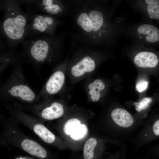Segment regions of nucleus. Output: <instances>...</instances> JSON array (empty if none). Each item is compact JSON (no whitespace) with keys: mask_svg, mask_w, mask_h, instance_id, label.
Returning <instances> with one entry per match:
<instances>
[{"mask_svg":"<svg viewBox=\"0 0 159 159\" xmlns=\"http://www.w3.org/2000/svg\"><path fill=\"white\" fill-rule=\"evenodd\" d=\"M88 16L92 29L94 31H97L102 26L104 27H107V25L104 24V17L101 12L96 10L92 11L89 13Z\"/></svg>","mask_w":159,"mask_h":159,"instance_id":"nucleus-15","label":"nucleus"},{"mask_svg":"<svg viewBox=\"0 0 159 159\" xmlns=\"http://www.w3.org/2000/svg\"><path fill=\"white\" fill-rule=\"evenodd\" d=\"M64 133L70 135L75 140H79L84 138L88 132V128L86 125L81 124L80 121L76 118L70 119L65 124L63 128Z\"/></svg>","mask_w":159,"mask_h":159,"instance_id":"nucleus-9","label":"nucleus"},{"mask_svg":"<svg viewBox=\"0 0 159 159\" xmlns=\"http://www.w3.org/2000/svg\"><path fill=\"white\" fill-rule=\"evenodd\" d=\"M20 57L18 53L12 49L8 50L0 54V73L9 65L16 64L19 61Z\"/></svg>","mask_w":159,"mask_h":159,"instance_id":"nucleus-14","label":"nucleus"},{"mask_svg":"<svg viewBox=\"0 0 159 159\" xmlns=\"http://www.w3.org/2000/svg\"><path fill=\"white\" fill-rule=\"evenodd\" d=\"M14 65L13 72L1 87L0 96L29 102L39 99L25 78L20 60Z\"/></svg>","mask_w":159,"mask_h":159,"instance_id":"nucleus-2","label":"nucleus"},{"mask_svg":"<svg viewBox=\"0 0 159 159\" xmlns=\"http://www.w3.org/2000/svg\"><path fill=\"white\" fill-rule=\"evenodd\" d=\"M52 36L43 35L24 40L21 43L24 55L36 66L52 61L56 45Z\"/></svg>","mask_w":159,"mask_h":159,"instance_id":"nucleus-3","label":"nucleus"},{"mask_svg":"<svg viewBox=\"0 0 159 159\" xmlns=\"http://www.w3.org/2000/svg\"><path fill=\"white\" fill-rule=\"evenodd\" d=\"M77 22L78 24L85 31L90 32L92 30L90 21L86 13H81L77 18Z\"/></svg>","mask_w":159,"mask_h":159,"instance_id":"nucleus-18","label":"nucleus"},{"mask_svg":"<svg viewBox=\"0 0 159 159\" xmlns=\"http://www.w3.org/2000/svg\"><path fill=\"white\" fill-rule=\"evenodd\" d=\"M34 129V132L45 142L51 143L54 141V135L42 124L36 125Z\"/></svg>","mask_w":159,"mask_h":159,"instance_id":"nucleus-16","label":"nucleus"},{"mask_svg":"<svg viewBox=\"0 0 159 159\" xmlns=\"http://www.w3.org/2000/svg\"><path fill=\"white\" fill-rule=\"evenodd\" d=\"M133 43L153 48L159 47V25L140 21L128 23L123 33Z\"/></svg>","mask_w":159,"mask_h":159,"instance_id":"nucleus-4","label":"nucleus"},{"mask_svg":"<svg viewBox=\"0 0 159 159\" xmlns=\"http://www.w3.org/2000/svg\"><path fill=\"white\" fill-rule=\"evenodd\" d=\"M130 48L135 52L133 61L138 67L155 68L159 64V55L154 49L145 47L133 43Z\"/></svg>","mask_w":159,"mask_h":159,"instance_id":"nucleus-7","label":"nucleus"},{"mask_svg":"<svg viewBox=\"0 0 159 159\" xmlns=\"http://www.w3.org/2000/svg\"><path fill=\"white\" fill-rule=\"evenodd\" d=\"M97 144L96 140L91 138L85 142L83 148V154L85 159H93L94 157V150Z\"/></svg>","mask_w":159,"mask_h":159,"instance_id":"nucleus-17","label":"nucleus"},{"mask_svg":"<svg viewBox=\"0 0 159 159\" xmlns=\"http://www.w3.org/2000/svg\"><path fill=\"white\" fill-rule=\"evenodd\" d=\"M148 85V82L142 80L138 82L136 85V89L138 92H141L145 90Z\"/></svg>","mask_w":159,"mask_h":159,"instance_id":"nucleus-21","label":"nucleus"},{"mask_svg":"<svg viewBox=\"0 0 159 159\" xmlns=\"http://www.w3.org/2000/svg\"><path fill=\"white\" fill-rule=\"evenodd\" d=\"M153 100L150 97H145L141 99L139 102H134L135 109L138 112H140L147 108L149 104Z\"/></svg>","mask_w":159,"mask_h":159,"instance_id":"nucleus-19","label":"nucleus"},{"mask_svg":"<svg viewBox=\"0 0 159 159\" xmlns=\"http://www.w3.org/2000/svg\"><path fill=\"white\" fill-rule=\"evenodd\" d=\"M65 79L64 74L62 71H56L49 78L39 94V98L46 99L50 95L57 93L61 89Z\"/></svg>","mask_w":159,"mask_h":159,"instance_id":"nucleus-8","label":"nucleus"},{"mask_svg":"<svg viewBox=\"0 0 159 159\" xmlns=\"http://www.w3.org/2000/svg\"><path fill=\"white\" fill-rule=\"evenodd\" d=\"M2 2L1 9L3 17L0 23V32L6 39L7 45L12 49L25 40L30 12L22 10L21 0H4Z\"/></svg>","mask_w":159,"mask_h":159,"instance_id":"nucleus-1","label":"nucleus"},{"mask_svg":"<svg viewBox=\"0 0 159 159\" xmlns=\"http://www.w3.org/2000/svg\"><path fill=\"white\" fill-rule=\"evenodd\" d=\"M64 113L63 105L61 103L54 102L43 108L41 111V115L45 119L51 120L59 118Z\"/></svg>","mask_w":159,"mask_h":159,"instance_id":"nucleus-12","label":"nucleus"},{"mask_svg":"<svg viewBox=\"0 0 159 159\" xmlns=\"http://www.w3.org/2000/svg\"><path fill=\"white\" fill-rule=\"evenodd\" d=\"M30 12L26 37L33 38L43 35L52 36L55 23L53 17L48 14H41Z\"/></svg>","mask_w":159,"mask_h":159,"instance_id":"nucleus-5","label":"nucleus"},{"mask_svg":"<svg viewBox=\"0 0 159 159\" xmlns=\"http://www.w3.org/2000/svg\"><path fill=\"white\" fill-rule=\"evenodd\" d=\"M21 146L23 149L29 154L44 158L47 155L45 149L39 144L32 140L25 139L22 141Z\"/></svg>","mask_w":159,"mask_h":159,"instance_id":"nucleus-13","label":"nucleus"},{"mask_svg":"<svg viewBox=\"0 0 159 159\" xmlns=\"http://www.w3.org/2000/svg\"><path fill=\"white\" fill-rule=\"evenodd\" d=\"M125 1L142 15L141 21L159 25V0H130Z\"/></svg>","mask_w":159,"mask_h":159,"instance_id":"nucleus-6","label":"nucleus"},{"mask_svg":"<svg viewBox=\"0 0 159 159\" xmlns=\"http://www.w3.org/2000/svg\"><path fill=\"white\" fill-rule=\"evenodd\" d=\"M111 116L116 123L122 127H129L134 122V119L131 115L124 109L119 108L115 109L112 111Z\"/></svg>","mask_w":159,"mask_h":159,"instance_id":"nucleus-10","label":"nucleus"},{"mask_svg":"<svg viewBox=\"0 0 159 159\" xmlns=\"http://www.w3.org/2000/svg\"><path fill=\"white\" fill-rule=\"evenodd\" d=\"M153 130L154 134L156 135H159V119L154 124Z\"/></svg>","mask_w":159,"mask_h":159,"instance_id":"nucleus-23","label":"nucleus"},{"mask_svg":"<svg viewBox=\"0 0 159 159\" xmlns=\"http://www.w3.org/2000/svg\"><path fill=\"white\" fill-rule=\"evenodd\" d=\"M94 87L98 90L101 91L104 90L105 85L102 81L100 79H96L93 82Z\"/></svg>","mask_w":159,"mask_h":159,"instance_id":"nucleus-22","label":"nucleus"},{"mask_svg":"<svg viewBox=\"0 0 159 159\" xmlns=\"http://www.w3.org/2000/svg\"><path fill=\"white\" fill-rule=\"evenodd\" d=\"M88 87L90 89L89 92L91 96V100L94 102L97 101L100 98V91L95 88L93 83H90Z\"/></svg>","mask_w":159,"mask_h":159,"instance_id":"nucleus-20","label":"nucleus"},{"mask_svg":"<svg viewBox=\"0 0 159 159\" xmlns=\"http://www.w3.org/2000/svg\"><path fill=\"white\" fill-rule=\"evenodd\" d=\"M95 67L94 60L89 57H86L72 67L71 72L74 76L79 77L85 72L92 71Z\"/></svg>","mask_w":159,"mask_h":159,"instance_id":"nucleus-11","label":"nucleus"}]
</instances>
